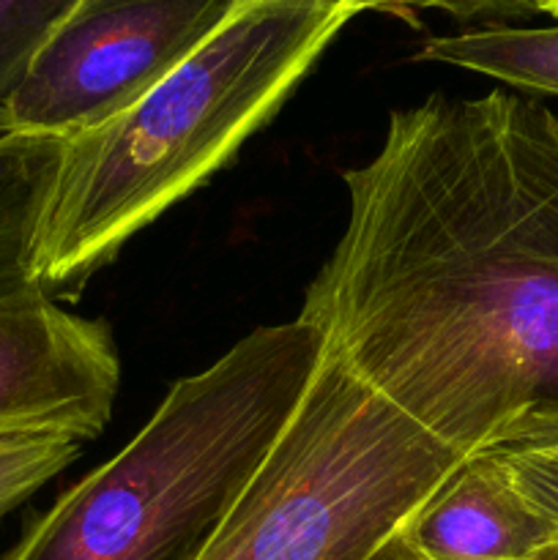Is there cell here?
<instances>
[{
    "label": "cell",
    "instance_id": "6da1fadb",
    "mask_svg": "<svg viewBox=\"0 0 558 560\" xmlns=\"http://www.w3.org/2000/svg\"><path fill=\"white\" fill-rule=\"evenodd\" d=\"M490 91L394 109L299 320L460 457L558 441V135Z\"/></svg>",
    "mask_w": 558,
    "mask_h": 560
},
{
    "label": "cell",
    "instance_id": "7a4b0ae2",
    "mask_svg": "<svg viewBox=\"0 0 558 560\" xmlns=\"http://www.w3.org/2000/svg\"><path fill=\"white\" fill-rule=\"evenodd\" d=\"M356 0H249L156 88L66 140L38 241V284L71 293L235 156L284 104Z\"/></svg>",
    "mask_w": 558,
    "mask_h": 560
},
{
    "label": "cell",
    "instance_id": "3957f363",
    "mask_svg": "<svg viewBox=\"0 0 558 560\" xmlns=\"http://www.w3.org/2000/svg\"><path fill=\"white\" fill-rule=\"evenodd\" d=\"M326 359L304 320L263 326L175 383L113 459L38 514L0 560H197Z\"/></svg>",
    "mask_w": 558,
    "mask_h": 560
},
{
    "label": "cell",
    "instance_id": "277c9868",
    "mask_svg": "<svg viewBox=\"0 0 558 560\" xmlns=\"http://www.w3.org/2000/svg\"><path fill=\"white\" fill-rule=\"evenodd\" d=\"M460 459L326 353L197 560H367Z\"/></svg>",
    "mask_w": 558,
    "mask_h": 560
},
{
    "label": "cell",
    "instance_id": "5b68a950",
    "mask_svg": "<svg viewBox=\"0 0 558 560\" xmlns=\"http://www.w3.org/2000/svg\"><path fill=\"white\" fill-rule=\"evenodd\" d=\"M235 0H77L11 93L0 131L71 137L107 124L178 69Z\"/></svg>",
    "mask_w": 558,
    "mask_h": 560
},
{
    "label": "cell",
    "instance_id": "8992f818",
    "mask_svg": "<svg viewBox=\"0 0 558 560\" xmlns=\"http://www.w3.org/2000/svg\"><path fill=\"white\" fill-rule=\"evenodd\" d=\"M118 386V350L104 323L44 295L0 304V438L66 432L93 441Z\"/></svg>",
    "mask_w": 558,
    "mask_h": 560
},
{
    "label": "cell",
    "instance_id": "52a82bcc",
    "mask_svg": "<svg viewBox=\"0 0 558 560\" xmlns=\"http://www.w3.org/2000/svg\"><path fill=\"white\" fill-rule=\"evenodd\" d=\"M399 536L425 560H528L558 539V525L525 501L492 454H476L454 465Z\"/></svg>",
    "mask_w": 558,
    "mask_h": 560
},
{
    "label": "cell",
    "instance_id": "ba28073f",
    "mask_svg": "<svg viewBox=\"0 0 558 560\" xmlns=\"http://www.w3.org/2000/svg\"><path fill=\"white\" fill-rule=\"evenodd\" d=\"M66 140L0 131V304L49 299L38 284V241Z\"/></svg>",
    "mask_w": 558,
    "mask_h": 560
},
{
    "label": "cell",
    "instance_id": "9c48e42d",
    "mask_svg": "<svg viewBox=\"0 0 558 560\" xmlns=\"http://www.w3.org/2000/svg\"><path fill=\"white\" fill-rule=\"evenodd\" d=\"M416 58L476 71L518 91L558 96V22L545 27L496 25L438 36Z\"/></svg>",
    "mask_w": 558,
    "mask_h": 560
},
{
    "label": "cell",
    "instance_id": "30bf717a",
    "mask_svg": "<svg viewBox=\"0 0 558 560\" xmlns=\"http://www.w3.org/2000/svg\"><path fill=\"white\" fill-rule=\"evenodd\" d=\"M82 443V438L66 432L0 438V517L69 468Z\"/></svg>",
    "mask_w": 558,
    "mask_h": 560
},
{
    "label": "cell",
    "instance_id": "8fae6325",
    "mask_svg": "<svg viewBox=\"0 0 558 560\" xmlns=\"http://www.w3.org/2000/svg\"><path fill=\"white\" fill-rule=\"evenodd\" d=\"M77 0H0V115L42 44Z\"/></svg>",
    "mask_w": 558,
    "mask_h": 560
},
{
    "label": "cell",
    "instance_id": "7c38bea8",
    "mask_svg": "<svg viewBox=\"0 0 558 560\" xmlns=\"http://www.w3.org/2000/svg\"><path fill=\"white\" fill-rule=\"evenodd\" d=\"M359 11H388L410 16L416 11H443L463 22H487V27L512 20L550 16V0H356Z\"/></svg>",
    "mask_w": 558,
    "mask_h": 560
},
{
    "label": "cell",
    "instance_id": "4fadbf2b",
    "mask_svg": "<svg viewBox=\"0 0 558 560\" xmlns=\"http://www.w3.org/2000/svg\"><path fill=\"white\" fill-rule=\"evenodd\" d=\"M514 487L558 525V443L507 448L492 454Z\"/></svg>",
    "mask_w": 558,
    "mask_h": 560
},
{
    "label": "cell",
    "instance_id": "5bb4252c",
    "mask_svg": "<svg viewBox=\"0 0 558 560\" xmlns=\"http://www.w3.org/2000/svg\"><path fill=\"white\" fill-rule=\"evenodd\" d=\"M367 560H425L419 556V552L414 550V547L408 545V541L403 539V536H399V530L397 534L392 536V539L386 541V545H381L377 547L375 552H372L370 558Z\"/></svg>",
    "mask_w": 558,
    "mask_h": 560
},
{
    "label": "cell",
    "instance_id": "9a60e30c",
    "mask_svg": "<svg viewBox=\"0 0 558 560\" xmlns=\"http://www.w3.org/2000/svg\"><path fill=\"white\" fill-rule=\"evenodd\" d=\"M528 560H558V539L550 541L547 547H542V550L536 552V556H531Z\"/></svg>",
    "mask_w": 558,
    "mask_h": 560
},
{
    "label": "cell",
    "instance_id": "2e32d148",
    "mask_svg": "<svg viewBox=\"0 0 558 560\" xmlns=\"http://www.w3.org/2000/svg\"><path fill=\"white\" fill-rule=\"evenodd\" d=\"M550 16L558 22V0H550Z\"/></svg>",
    "mask_w": 558,
    "mask_h": 560
},
{
    "label": "cell",
    "instance_id": "e0dca14e",
    "mask_svg": "<svg viewBox=\"0 0 558 560\" xmlns=\"http://www.w3.org/2000/svg\"><path fill=\"white\" fill-rule=\"evenodd\" d=\"M553 129H556V135H558V115H556V124H553Z\"/></svg>",
    "mask_w": 558,
    "mask_h": 560
},
{
    "label": "cell",
    "instance_id": "ac0fdd59",
    "mask_svg": "<svg viewBox=\"0 0 558 560\" xmlns=\"http://www.w3.org/2000/svg\"><path fill=\"white\" fill-rule=\"evenodd\" d=\"M235 3H249V0H235Z\"/></svg>",
    "mask_w": 558,
    "mask_h": 560
},
{
    "label": "cell",
    "instance_id": "d6986e66",
    "mask_svg": "<svg viewBox=\"0 0 558 560\" xmlns=\"http://www.w3.org/2000/svg\"><path fill=\"white\" fill-rule=\"evenodd\" d=\"M556 443H558V441H556Z\"/></svg>",
    "mask_w": 558,
    "mask_h": 560
}]
</instances>
